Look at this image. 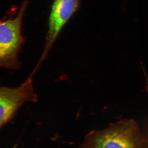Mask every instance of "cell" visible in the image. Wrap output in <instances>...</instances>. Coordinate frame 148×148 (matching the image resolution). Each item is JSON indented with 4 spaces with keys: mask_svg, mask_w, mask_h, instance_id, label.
<instances>
[{
    "mask_svg": "<svg viewBox=\"0 0 148 148\" xmlns=\"http://www.w3.org/2000/svg\"><path fill=\"white\" fill-rule=\"evenodd\" d=\"M145 141L138 123L124 119L89 132L79 148H145Z\"/></svg>",
    "mask_w": 148,
    "mask_h": 148,
    "instance_id": "6da1fadb",
    "label": "cell"
},
{
    "mask_svg": "<svg viewBox=\"0 0 148 148\" xmlns=\"http://www.w3.org/2000/svg\"><path fill=\"white\" fill-rule=\"evenodd\" d=\"M28 4V1L23 2L15 18L0 21V68H20L18 53L25 42L21 34V24Z\"/></svg>",
    "mask_w": 148,
    "mask_h": 148,
    "instance_id": "7a4b0ae2",
    "label": "cell"
},
{
    "mask_svg": "<svg viewBox=\"0 0 148 148\" xmlns=\"http://www.w3.org/2000/svg\"><path fill=\"white\" fill-rule=\"evenodd\" d=\"M33 78L30 76L17 87L0 86V129L13 119L24 103L38 102Z\"/></svg>",
    "mask_w": 148,
    "mask_h": 148,
    "instance_id": "3957f363",
    "label": "cell"
},
{
    "mask_svg": "<svg viewBox=\"0 0 148 148\" xmlns=\"http://www.w3.org/2000/svg\"><path fill=\"white\" fill-rule=\"evenodd\" d=\"M80 0H54L49 21V29L42 54L33 70L36 73L42 62L47 57L56 40L65 24L75 12Z\"/></svg>",
    "mask_w": 148,
    "mask_h": 148,
    "instance_id": "277c9868",
    "label": "cell"
},
{
    "mask_svg": "<svg viewBox=\"0 0 148 148\" xmlns=\"http://www.w3.org/2000/svg\"><path fill=\"white\" fill-rule=\"evenodd\" d=\"M146 91L148 96V79H146ZM143 132L145 138V148H148V119H146L144 122Z\"/></svg>",
    "mask_w": 148,
    "mask_h": 148,
    "instance_id": "5b68a950",
    "label": "cell"
}]
</instances>
